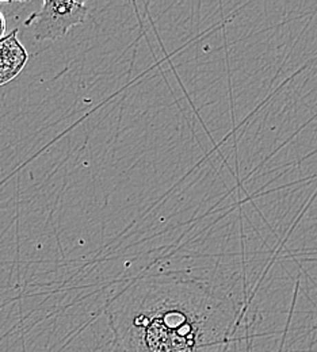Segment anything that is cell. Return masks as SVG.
Segmentation results:
<instances>
[{"instance_id":"1","label":"cell","mask_w":317,"mask_h":352,"mask_svg":"<svg viewBox=\"0 0 317 352\" xmlns=\"http://www.w3.org/2000/svg\"><path fill=\"white\" fill-rule=\"evenodd\" d=\"M107 317L118 352H230L240 322L228 294L175 274L129 285Z\"/></svg>"},{"instance_id":"2","label":"cell","mask_w":317,"mask_h":352,"mask_svg":"<svg viewBox=\"0 0 317 352\" xmlns=\"http://www.w3.org/2000/svg\"><path fill=\"white\" fill-rule=\"evenodd\" d=\"M89 11L85 1L45 0L41 10L25 21V26L32 28L36 41L57 40L67 36L71 28L83 23Z\"/></svg>"},{"instance_id":"3","label":"cell","mask_w":317,"mask_h":352,"mask_svg":"<svg viewBox=\"0 0 317 352\" xmlns=\"http://www.w3.org/2000/svg\"><path fill=\"white\" fill-rule=\"evenodd\" d=\"M17 30L0 40V86L17 78L28 61L25 47L17 40Z\"/></svg>"},{"instance_id":"4","label":"cell","mask_w":317,"mask_h":352,"mask_svg":"<svg viewBox=\"0 0 317 352\" xmlns=\"http://www.w3.org/2000/svg\"><path fill=\"white\" fill-rule=\"evenodd\" d=\"M6 30H7V22L4 14L0 11V40L6 37Z\"/></svg>"}]
</instances>
